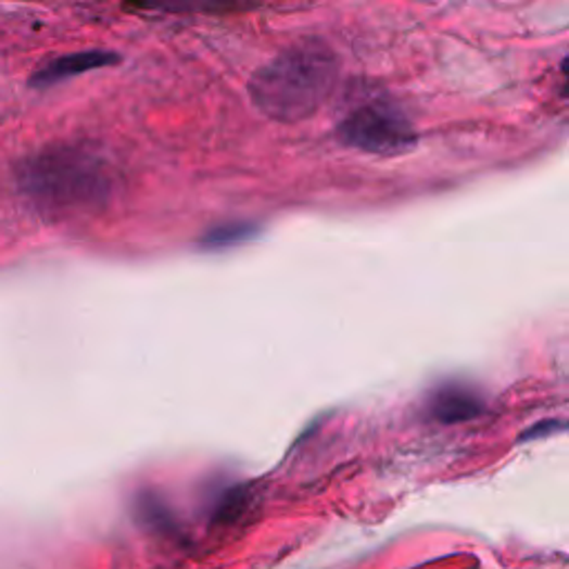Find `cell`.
<instances>
[{
    "mask_svg": "<svg viewBox=\"0 0 569 569\" xmlns=\"http://www.w3.org/2000/svg\"><path fill=\"white\" fill-rule=\"evenodd\" d=\"M131 12L161 14H229L252 8V0H123Z\"/></svg>",
    "mask_w": 569,
    "mask_h": 569,
    "instance_id": "cell-5",
    "label": "cell"
},
{
    "mask_svg": "<svg viewBox=\"0 0 569 569\" xmlns=\"http://www.w3.org/2000/svg\"><path fill=\"white\" fill-rule=\"evenodd\" d=\"M250 231L252 227L248 225H227V227L212 231L207 236V243L210 245H229V243H236V239H245V236H250Z\"/></svg>",
    "mask_w": 569,
    "mask_h": 569,
    "instance_id": "cell-7",
    "label": "cell"
},
{
    "mask_svg": "<svg viewBox=\"0 0 569 569\" xmlns=\"http://www.w3.org/2000/svg\"><path fill=\"white\" fill-rule=\"evenodd\" d=\"M118 61H121L118 54L105 52V50H85V52L56 56V59L47 61L45 65H40L34 72V76L29 78V85L36 87V89H47V87L59 85L63 80H69L74 76L116 65Z\"/></svg>",
    "mask_w": 569,
    "mask_h": 569,
    "instance_id": "cell-4",
    "label": "cell"
},
{
    "mask_svg": "<svg viewBox=\"0 0 569 569\" xmlns=\"http://www.w3.org/2000/svg\"><path fill=\"white\" fill-rule=\"evenodd\" d=\"M483 412L481 399L465 388H443L432 399V414L441 422L471 420Z\"/></svg>",
    "mask_w": 569,
    "mask_h": 569,
    "instance_id": "cell-6",
    "label": "cell"
},
{
    "mask_svg": "<svg viewBox=\"0 0 569 569\" xmlns=\"http://www.w3.org/2000/svg\"><path fill=\"white\" fill-rule=\"evenodd\" d=\"M339 80V59L320 40H301L261 67L250 80L254 108L280 123L312 118Z\"/></svg>",
    "mask_w": 569,
    "mask_h": 569,
    "instance_id": "cell-1",
    "label": "cell"
},
{
    "mask_svg": "<svg viewBox=\"0 0 569 569\" xmlns=\"http://www.w3.org/2000/svg\"><path fill=\"white\" fill-rule=\"evenodd\" d=\"M343 146L371 156H403L418 146V134L409 118L390 105H361L352 110L337 129Z\"/></svg>",
    "mask_w": 569,
    "mask_h": 569,
    "instance_id": "cell-3",
    "label": "cell"
},
{
    "mask_svg": "<svg viewBox=\"0 0 569 569\" xmlns=\"http://www.w3.org/2000/svg\"><path fill=\"white\" fill-rule=\"evenodd\" d=\"M23 194L50 214L101 207L112 194L108 163L78 146H54L25 159L16 172Z\"/></svg>",
    "mask_w": 569,
    "mask_h": 569,
    "instance_id": "cell-2",
    "label": "cell"
}]
</instances>
